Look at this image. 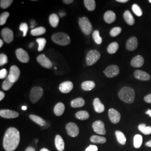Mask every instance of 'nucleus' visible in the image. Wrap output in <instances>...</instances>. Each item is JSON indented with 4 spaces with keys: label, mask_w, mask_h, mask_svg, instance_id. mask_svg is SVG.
Wrapping results in <instances>:
<instances>
[{
    "label": "nucleus",
    "mask_w": 151,
    "mask_h": 151,
    "mask_svg": "<svg viewBox=\"0 0 151 151\" xmlns=\"http://www.w3.org/2000/svg\"><path fill=\"white\" fill-rule=\"evenodd\" d=\"M85 104V102L84 99L82 97H78V98H77V99L73 100L70 102V106L72 108H81L83 106H84Z\"/></svg>",
    "instance_id": "nucleus-25"
},
{
    "label": "nucleus",
    "mask_w": 151,
    "mask_h": 151,
    "mask_svg": "<svg viewBox=\"0 0 151 151\" xmlns=\"http://www.w3.org/2000/svg\"><path fill=\"white\" fill-rule=\"evenodd\" d=\"M138 129L145 135H149L151 134V127L146 126L145 124H140L138 125Z\"/></svg>",
    "instance_id": "nucleus-34"
},
{
    "label": "nucleus",
    "mask_w": 151,
    "mask_h": 151,
    "mask_svg": "<svg viewBox=\"0 0 151 151\" xmlns=\"http://www.w3.org/2000/svg\"><path fill=\"white\" fill-rule=\"evenodd\" d=\"M0 116L5 119H14L17 118L19 116V114L14 110L2 109L0 110Z\"/></svg>",
    "instance_id": "nucleus-13"
},
{
    "label": "nucleus",
    "mask_w": 151,
    "mask_h": 151,
    "mask_svg": "<svg viewBox=\"0 0 151 151\" xmlns=\"http://www.w3.org/2000/svg\"><path fill=\"white\" fill-rule=\"evenodd\" d=\"M55 146L58 151H63L65 150V142L62 137L57 135L55 137Z\"/></svg>",
    "instance_id": "nucleus-21"
},
{
    "label": "nucleus",
    "mask_w": 151,
    "mask_h": 151,
    "mask_svg": "<svg viewBox=\"0 0 151 151\" xmlns=\"http://www.w3.org/2000/svg\"><path fill=\"white\" fill-rule=\"evenodd\" d=\"M65 105L62 103H58L54 106V113L56 116H60L62 115L65 112Z\"/></svg>",
    "instance_id": "nucleus-23"
},
{
    "label": "nucleus",
    "mask_w": 151,
    "mask_h": 151,
    "mask_svg": "<svg viewBox=\"0 0 151 151\" xmlns=\"http://www.w3.org/2000/svg\"><path fill=\"white\" fill-rule=\"evenodd\" d=\"M73 85L70 81H65L62 83L60 85V91L64 93H67L71 91L73 89Z\"/></svg>",
    "instance_id": "nucleus-16"
},
{
    "label": "nucleus",
    "mask_w": 151,
    "mask_h": 151,
    "mask_svg": "<svg viewBox=\"0 0 151 151\" xmlns=\"http://www.w3.org/2000/svg\"><path fill=\"white\" fill-rule=\"evenodd\" d=\"M101 55L96 50H92L87 54L86 63L88 65H92L96 63L100 58Z\"/></svg>",
    "instance_id": "nucleus-6"
},
{
    "label": "nucleus",
    "mask_w": 151,
    "mask_h": 151,
    "mask_svg": "<svg viewBox=\"0 0 151 151\" xmlns=\"http://www.w3.org/2000/svg\"><path fill=\"white\" fill-rule=\"evenodd\" d=\"M38 63L43 67L50 69L52 67V63L44 54H40L37 57Z\"/></svg>",
    "instance_id": "nucleus-15"
},
{
    "label": "nucleus",
    "mask_w": 151,
    "mask_h": 151,
    "mask_svg": "<svg viewBox=\"0 0 151 151\" xmlns=\"http://www.w3.org/2000/svg\"><path fill=\"white\" fill-rule=\"evenodd\" d=\"M14 83L12 82L11 81H10V80L7 77V78H6L5 81H4L2 85V88L5 91H7L9 90H10L11 88V87L13 86Z\"/></svg>",
    "instance_id": "nucleus-39"
},
{
    "label": "nucleus",
    "mask_w": 151,
    "mask_h": 151,
    "mask_svg": "<svg viewBox=\"0 0 151 151\" xmlns=\"http://www.w3.org/2000/svg\"><path fill=\"white\" fill-rule=\"evenodd\" d=\"M98 148L95 145H90L86 148L85 151H97Z\"/></svg>",
    "instance_id": "nucleus-47"
},
{
    "label": "nucleus",
    "mask_w": 151,
    "mask_h": 151,
    "mask_svg": "<svg viewBox=\"0 0 151 151\" xmlns=\"http://www.w3.org/2000/svg\"><path fill=\"white\" fill-rule=\"evenodd\" d=\"M20 30L23 32V37H26L27 34V31H28V25H27V23H22L20 25V27H19Z\"/></svg>",
    "instance_id": "nucleus-44"
},
{
    "label": "nucleus",
    "mask_w": 151,
    "mask_h": 151,
    "mask_svg": "<svg viewBox=\"0 0 151 151\" xmlns=\"http://www.w3.org/2000/svg\"><path fill=\"white\" fill-rule=\"evenodd\" d=\"M116 1L118 2H120V3H126L128 1V0H116Z\"/></svg>",
    "instance_id": "nucleus-52"
},
{
    "label": "nucleus",
    "mask_w": 151,
    "mask_h": 151,
    "mask_svg": "<svg viewBox=\"0 0 151 151\" xmlns=\"http://www.w3.org/2000/svg\"><path fill=\"white\" fill-rule=\"evenodd\" d=\"M79 25L82 32L86 35H90L92 30V25L86 17H82L79 19Z\"/></svg>",
    "instance_id": "nucleus-4"
},
{
    "label": "nucleus",
    "mask_w": 151,
    "mask_h": 151,
    "mask_svg": "<svg viewBox=\"0 0 151 151\" xmlns=\"http://www.w3.org/2000/svg\"><path fill=\"white\" fill-rule=\"evenodd\" d=\"M37 42L38 43L39 47H38V51L41 52L44 49V47L45 46V44L47 43V40L45 38H38L36 40Z\"/></svg>",
    "instance_id": "nucleus-38"
},
{
    "label": "nucleus",
    "mask_w": 151,
    "mask_h": 151,
    "mask_svg": "<svg viewBox=\"0 0 151 151\" xmlns=\"http://www.w3.org/2000/svg\"><path fill=\"white\" fill-rule=\"evenodd\" d=\"M132 10L137 16H141L143 14L142 11L140 7L137 4H134L132 6Z\"/></svg>",
    "instance_id": "nucleus-43"
},
{
    "label": "nucleus",
    "mask_w": 151,
    "mask_h": 151,
    "mask_svg": "<svg viewBox=\"0 0 151 151\" xmlns=\"http://www.w3.org/2000/svg\"><path fill=\"white\" fill-rule=\"evenodd\" d=\"M84 4L87 9L90 11H93L96 7V2L94 0H84Z\"/></svg>",
    "instance_id": "nucleus-32"
},
{
    "label": "nucleus",
    "mask_w": 151,
    "mask_h": 151,
    "mask_svg": "<svg viewBox=\"0 0 151 151\" xmlns=\"http://www.w3.org/2000/svg\"><path fill=\"white\" fill-rule=\"evenodd\" d=\"M43 95V88L40 87H34L31 90L30 100L32 104H35L42 98Z\"/></svg>",
    "instance_id": "nucleus-5"
},
{
    "label": "nucleus",
    "mask_w": 151,
    "mask_h": 151,
    "mask_svg": "<svg viewBox=\"0 0 151 151\" xmlns=\"http://www.w3.org/2000/svg\"><path fill=\"white\" fill-rule=\"evenodd\" d=\"M144 100L146 103L151 104V93L146 96L144 98Z\"/></svg>",
    "instance_id": "nucleus-48"
},
{
    "label": "nucleus",
    "mask_w": 151,
    "mask_h": 151,
    "mask_svg": "<svg viewBox=\"0 0 151 151\" xmlns=\"http://www.w3.org/2000/svg\"><path fill=\"white\" fill-rule=\"evenodd\" d=\"M40 151H50L49 150H48V149H47V148H42V149H41Z\"/></svg>",
    "instance_id": "nucleus-56"
},
{
    "label": "nucleus",
    "mask_w": 151,
    "mask_h": 151,
    "mask_svg": "<svg viewBox=\"0 0 151 151\" xmlns=\"http://www.w3.org/2000/svg\"><path fill=\"white\" fill-rule=\"evenodd\" d=\"M118 142L122 145H125L127 142L126 137L123 132L119 130H116L115 133Z\"/></svg>",
    "instance_id": "nucleus-29"
},
{
    "label": "nucleus",
    "mask_w": 151,
    "mask_h": 151,
    "mask_svg": "<svg viewBox=\"0 0 151 151\" xmlns=\"http://www.w3.org/2000/svg\"><path fill=\"white\" fill-rule=\"evenodd\" d=\"M93 105L95 111L97 113H101L105 110V106L99 98H95L93 100Z\"/></svg>",
    "instance_id": "nucleus-19"
},
{
    "label": "nucleus",
    "mask_w": 151,
    "mask_h": 151,
    "mask_svg": "<svg viewBox=\"0 0 151 151\" xmlns=\"http://www.w3.org/2000/svg\"><path fill=\"white\" fill-rule=\"evenodd\" d=\"M29 118L34 122H35V123L39 125L40 126L43 127L46 124V122L43 119H42V118L38 116L37 115L31 114V115H29Z\"/></svg>",
    "instance_id": "nucleus-28"
},
{
    "label": "nucleus",
    "mask_w": 151,
    "mask_h": 151,
    "mask_svg": "<svg viewBox=\"0 0 151 151\" xmlns=\"http://www.w3.org/2000/svg\"><path fill=\"white\" fill-rule=\"evenodd\" d=\"M8 58L6 54L1 53L0 54V66H2L4 65L7 63Z\"/></svg>",
    "instance_id": "nucleus-45"
},
{
    "label": "nucleus",
    "mask_w": 151,
    "mask_h": 151,
    "mask_svg": "<svg viewBox=\"0 0 151 151\" xmlns=\"http://www.w3.org/2000/svg\"><path fill=\"white\" fill-rule=\"evenodd\" d=\"M123 16H124L125 21L128 25H134V24L135 22V20L129 11L127 10V11H125Z\"/></svg>",
    "instance_id": "nucleus-26"
},
{
    "label": "nucleus",
    "mask_w": 151,
    "mask_h": 151,
    "mask_svg": "<svg viewBox=\"0 0 151 151\" xmlns=\"http://www.w3.org/2000/svg\"><path fill=\"white\" fill-rule=\"evenodd\" d=\"M16 57L19 61L22 63H27L29 61V55L27 52L23 49L18 48L16 49Z\"/></svg>",
    "instance_id": "nucleus-14"
},
{
    "label": "nucleus",
    "mask_w": 151,
    "mask_h": 151,
    "mask_svg": "<svg viewBox=\"0 0 151 151\" xmlns=\"http://www.w3.org/2000/svg\"><path fill=\"white\" fill-rule=\"evenodd\" d=\"M25 151H35V150L34 148H32V147H27V148L25 150Z\"/></svg>",
    "instance_id": "nucleus-51"
},
{
    "label": "nucleus",
    "mask_w": 151,
    "mask_h": 151,
    "mask_svg": "<svg viewBox=\"0 0 151 151\" xmlns=\"http://www.w3.org/2000/svg\"><path fill=\"white\" fill-rule=\"evenodd\" d=\"M92 38L95 42V43L98 45H100L102 43L103 40L101 37L100 36V32L98 30H95L92 32Z\"/></svg>",
    "instance_id": "nucleus-37"
},
{
    "label": "nucleus",
    "mask_w": 151,
    "mask_h": 151,
    "mask_svg": "<svg viewBox=\"0 0 151 151\" xmlns=\"http://www.w3.org/2000/svg\"><path fill=\"white\" fill-rule=\"evenodd\" d=\"M122 32V28L120 27H115L113 28L110 32L111 37H115L118 36Z\"/></svg>",
    "instance_id": "nucleus-42"
},
{
    "label": "nucleus",
    "mask_w": 151,
    "mask_h": 151,
    "mask_svg": "<svg viewBox=\"0 0 151 151\" xmlns=\"http://www.w3.org/2000/svg\"><path fill=\"white\" fill-rule=\"evenodd\" d=\"M95 87V83L93 81H85L82 83L81 87L82 88L86 91H91L93 90Z\"/></svg>",
    "instance_id": "nucleus-24"
},
{
    "label": "nucleus",
    "mask_w": 151,
    "mask_h": 151,
    "mask_svg": "<svg viewBox=\"0 0 151 151\" xmlns=\"http://www.w3.org/2000/svg\"><path fill=\"white\" fill-rule=\"evenodd\" d=\"M4 44V42L2 40V39H0V48H1L2 47Z\"/></svg>",
    "instance_id": "nucleus-55"
},
{
    "label": "nucleus",
    "mask_w": 151,
    "mask_h": 151,
    "mask_svg": "<svg viewBox=\"0 0 151 151\" xmlns=\"http://www.w3.org/2000/svg\"><path fill=\"white\" fill-rule=\"evenodd\" d=\"M1 37L7 43H10L14 40V32L9 28H4L1 32Z\"/></svg>",
    "instance_id": "nucleus-10"
},
{
    "label": "nucleus",
    "mask_w": 151,
    "mask_h": 151,
    "mask_svg": "<svg viewBox=\"0 0 151 151\" xmlns=\"http://www.w3.org/2000/svg\"><path fill=\"white\" fill-rule=\"evenodd\" d=\"M13 2L12 0H1L0 1L1 7L3 9H6L9 7Z\"/></svg>",
    "instance_id": "nucleus-40"
},
{
    "label": "nucleus",
    "mask_w": 151,
    "mask_h": 151,
    "mask_svg": "<svg viewBox=\"0 0 151 151\" xmlns=\"http://www.w3.org/2000/svg\"><path fill=\"white\" fill-rule=\"evenodd\" d=\"M20 135L19 130L10 127L6 131L3 139V147L6 151H15L19 146Z\"/></svg>",
    "instance_id": "nucleus-1"
},
{
    "label": "nucleus",
    "mask_w": 151,
    "mask_h": 151,
    "mask_svg": "<svg viewBox=\"0 0 151 151\" xmlns=\"http://www.w3.org/2000/svg\"><path fill=\"white\" fill-rule=\"evenodd\" d=\"M20 70L16 65H12L10 67V72L8 75L7 78L13 83L16 82L20 77Z\"/></svg>",
    "instance_id": "nucleus-7"
},
{
    "label": "nucleus",
    "mask_w": 151,
    "mask_h": 151,
    "mask_svg": "<svg viewBox=\"0 0 151 151\" xmlns=\"http://www.w3.org/2000/svg\"><path fill=\"white\" fill-rule=\"evenodd\" d=\"M104 20L108 24H111L116 20V15L112 11H106L104 16Z\"/></svg>",
    "instance_id": "nucleus-22"
},
{
    "label": "nucleus",
    "mask_w": 151,
    "mask_h": 151,
    "mask_svg": "<svg viewBox=\"0 0 151 151\" xmlns=\"http://www.w3.org/2000/svg\"><path fill=\"white\" fill-rule=\"evenodd\" d=\"M109 117L110 120L111 122L113 124H118L120 120L121 115L119 113V111H118L114 109H110L109 110Z\"/></svg>",
    "instance_id": "nucleus-12"
},
{
    "label": "nucleus",
    "mask_w": 151,
    "mask_h": 151,
    "mask_svg": "<svg viewBox=\"0 0 151 151\" xmlns=\"http://www.w3.org/2000/svg\"><path fill=\"white\" fill-rule=\"evenodd\" d=\"M118 96L119 99L124 103L132 104L135 99V92L130 87H124L119 91Z\"/></svg>",
    "instance_id": "nucleus-2"
},
{
    "label": "nucleus",
    "mask_w": 151,
    "mask_h": 151,
    "mask_svg": "<svg viewBox=\"0 0 151 151\" xmlns=\"http://www.w3.org/2000/svg\"><path fill=\"white\" fill-rule=\"evenodd\" d=\"M134 76L137 79L142 81H148L151 79L150 75L143 70H135L134 73Z\"/></svg>",
    "instance_id": "nucleus-18"
},
{
    "label": "nucleus",
    "mask_w": 151,
    "mask_h": 151,
    "mask_svg": "<svg viewBox=\"0 0 151 151\" xmlns=\"http://www.w3.org/2000/svg\"><path fill=\"white\" fill-rule=\"evenodd\" d=\"M75 116L77 119L81 120H85L89 118L90 114L86 111L82 110L77 112L76 113Z\"/></svg>",
    "instance_id": "nucleus-31"
},
{
    "label": "nucleus",
    "mask_w": 151,
    "mask_h": 151,
    "mask_svg": "<svg viewBox=\"0 0 151 151\" xmlns=\"http://www.w3.org/2000/svg\"><path fill=\"white\" fill-rule=\"evenodd\" d=\"M54 69H55V70H57V67H54Z\"/></svg>",
    "instance_id": "nucleus-59"
},
{
    "label": "nucleus",
    "mask_w": 151,
    "mask_h": 151,
    "mask_svg": "<svg viewBox=\"0 0 151 151\" xmlns=\"http://www.w3.org/2000/svg\"><path fill=\"white\" fill-rule=\"evenodd\" d=\"M63 1L65 4H72V2H73V0H64Z\"/></svg>",
    "instance_id": "nucleus-50"
},
{
    "label": "nucleus",
    "mask_w": 151,
    "mask_h": 151,
    "mask_svg": "<svg viewBox=\"0 0 151 151\" xmlns=\"http://www.w3.org/2000/svg\"><path fill=\"white\" fill-rule=\"evenodd\" d=\"M49 23H50V25L52 27H57V26L59 24V21H60L59 17L55 14H52L49 16Z\"/></svg>",
    "instance_id": "nucleus-27"
},
{
    "label": "nucleus",
    "mask_w": 151,
    "mask_h": 151,
    "mask_svg": "<svg viewBox=\"0 0 151 151\" xmlns=\"http://www.w3.org/2000/svg\"><path fill=\"white\" fill-rule=\"evenodd\" d=\"M65 15V13H64V14H62V13H60V17H63V16H64Z\"/></svg>",
    "instance_id": "nucleus-58"
},
{
    "label": "nucleus",
    "mask_w": 151,
    "mask_h": 151,
    "mask_svg": "<svg viewBox=\"0 0 151 151\" xmlns=\"http://www.w3.org/2000/svg\"><path fill=\"white\" fill-rule=\"evenodd\" d=\"M149 2H150V3H151V0H150V1H149Z\"/></svg>",
    "instance_id": "nucleus-60"
},
{
    "label": "nucleus",
    "mask_w": 151,
    "mask_h": 151,
    "mask_svg": "<svg viewBox=\"0 0 151 151\" xmlns=\"http://www.w3.org/2000/svg\"><path fill=\"white\" fill-rule=\"evenodd\" d=\"M46 32V29L45 27H40L33 29L31 30V34L32 36H39L43 35Z\"/></svg>",
    "instance_id": "nucleus-33"
},
{
    "label": "nucleus",
    "mask_w": 151,
    "mask_h": 151,
    "mask_svg": "<svg viewBox=\"0 0 151 151\" xmlns=\"http://www.w3.org/2000/svg\"><path fill=\"white\" fill-rule=\"evenodd\" d=\"M92 128L95 133L100 135H105L106 130L105 124L101 120H97L92 124Z\"/></svg>",
    "instance_id": "nucleus-11"
},
{
    "label": "nucleus",
    "mask_w": 151,
    "mask_h": 151,
    "mask_svg": "<svg viewBox=\"0 0 151 151\" xmlns=\"http://www.w3.org/2000/svg\"><path fill=\"white\" fill-rule=\"evenodd\" d=\"M146 113L147 114H148V115H149V116L151 117V110H148L146 112Z\"/></svg>",
    "instance_id": "nucleus-54"
},
{
    "label": "nucleus",
    "mask_w": 151,
    "mask_h": 151,
    "mask_svg": "<svg viewBox=\"0 0 151 151\" xmlns=\"http://www.w3.org/2000/svg\"><path fill=\"white\" fill-rule=\"evenodd\" d=\"M146 146L149 147H151V140H149L146 143Z\"/></svg>",
    "instance_id": "nucleus-53"
},
{
    "label": "nucleus",
    "mask_w": 151,
    "mask_h": 151,
    "mask_svg": "<svg viewBox=\"0 0 151 151\" xmlns=\"http://www.w3.org/2000/svg\"><path fill=\"white\" fill-rule=\"evenodd\" d=\"M7 76H8V75H7V71L6 70L5 68L1 70H0V79L5 78Z\"/></svg>",
    "instance_id": "nucleus-46"
},
{
    "label": "nucleus",
    "mask_w": 151,
    "mask_h": 151,
    "mask_svg": "<svg viewBox=\"0 0 151 151\" xmlns=\"http://www.w3.org/2000/svg\"><path fill=\"white\" fill-rule=\"evenodd\" d=\"M120 72L118 66L116 65H110L104 70V73L109 78H113L118 75Z\"/></svg>",
    "instance_id": "nucleus-9"
},
{
    "label": "nucleus",
    "mask_w": 151,
    "mask_h": 151,
    "mask_svg": "<svg viewBox=\"0 0 151 151\" xmlns=\"http://www.w3.org/2000/svg\"><path fill=\"white\" fill-rule=\"evenodd\" d=\"M144 64V58L141 55H137L131 61V65L135 68L141 67Z\"/></svg>",
    "instance_id": "nucleus-20"
},
{
    "label": "nucleus",
    "mask_w": 151,
    "mask_h": 151,
    "mask_svg": "<svg viewBox=\"0 0 151 151\" xmlns=\"http://www.w3.org/2000/svg\"><path fill=\"white\" fill-rule=\"evenodd\" d=\"M65 130L68 135L71 137H76L79 134V128L74 123H68L65 125Z\"/></svg>",
    "instance_id": "nucleus-8"
},
{
    "label": "nucleus",
    "mask_w": 151,
    "mask_h": 151,
    "mask_svg": "<svg viewBox=\"0 0 151 151\" xmlns=\"http://www.w3.org/2000/svg\"><path fill=\"white\" fill-rule=\"evenodd\" d=\"M9 15H10V14L8 12H3L1 15V16H0V25H4L5 24Z\"/></svg>",
    "instance_id": "nucleus-41"
},
{
    "label": "nucleus",
    "mask_w": 151,
    "mask_h": 151,
    "mask_svg": "<svg viewBox=\"0 0 151 151\" xmlns=\"http://www.w3.org/2000/svg\"><path fill=\"white\" fill-rule=\"evenodd\" d=\"M27 109V106H23L22 107V109L23 110H26Z\"/></svg>",
    "instance_id": "nucleus-57"
},
{
    "label": "nucleus",
    "mask_w": 151,
    "mask_h": 151,
    "mask_svg": "<svg viewBox=\"0 0 151 151\" xmlns=\"http://www.w3.org/2000/svg\"><path fill=\"white\" fill-rule=\"evenodd\" d=\"M90 141L92 143H98V144H104L106 143V139L105 137L98 136V135H92L90 138Z\"/></svg>",
    "instance_id": "nucleus-30"
},
{
    "label": "nucleus",
    "mask_w": 151,
    "mask_h": 151,
    "mask_svg": "<svg viewBox=\"0 0 151 151\" xmlns=\"http://www.w3.org/2000/svg\"><path fill=\"white\" fill-rule=\"evenodd\" d=\"M5 96V95L4 93V92H3L0 91V101H2L4 98Z\"/></svg>",
    "instance_id": "nucleus-49"
},
{
    "label": "nucleus",
    "mask_w": 151,
    "mask_h": 151,
    "mask_svg": "<svg viewBox=\"0 0 151 151\" xmlns=\"http://www.w3.org/2000/svg\"><path fill=\"white\" fill-rule=\"evenodd\" d=\"M52 40L55 43L62 46L67 45L70 44V37L65 32L55 33L52 36Z\"/></svg>",
    "instance_id": "nucleus-3"
},
{
    "label": "nucleus",
    "mask_w": 151,
    "mask_h": 151,
    "mask_svg": "<svg viewBox=\"0 0 151 151\" xmlns=\"http://www.w3.org/2000/svg\"><path fill=\"white\" fill-rule=\"evenodd\" d=\"M138 47V40L135 37L130 38L127 42L126 48L129 51H133Z\"/></svg>",
    "instance_id": "nucleus-17"
},
{
    "label": "nucleus",
    "mask_w": 151,
    "mask_h": 151,
    "mask_svg": "<svg viewBox=\"0 0 151 151\" xmlns=\"http://www.w3.org/2000/svg\"><path fill=\"white\" fill-rule=\"evenodd\" d=\"M119 49V44L116 42H113L108 46L107 50L109 54L115 53Z\"/></svg>",
    "instance_id": "nucleus-35"
},
{
    "label": "nucleus",
    "mask_w": 151,
    "mask_h": 151,
    "mask_svg": "<svg viewBox=\"0 0 151 151\" xmlns=\"http://www.w3.org/2000/svg\"><path fill=\"white\" fill-rule=\"evenodd\" d=\"M134 142H133V145L134 147L136 148H140V146H142V141H143V138L142 135L139 134H137L134 136Z\"/></svg>",
    "instance_id": "nucleus-36"
}]
</instances>
